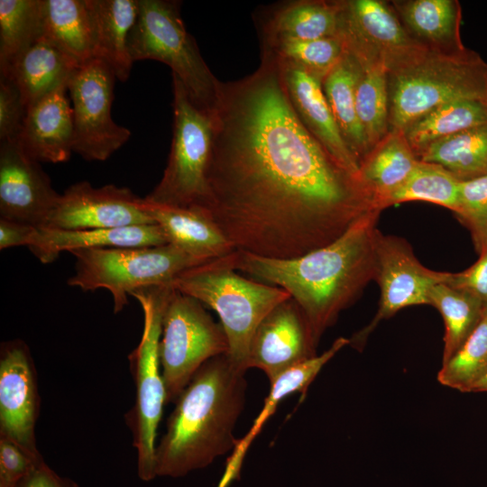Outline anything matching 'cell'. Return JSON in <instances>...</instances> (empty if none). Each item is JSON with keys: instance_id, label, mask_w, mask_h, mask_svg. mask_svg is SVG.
<instances>
[{"instance_id": "6da1fadb", "label": "cell", "mask_w": 487, "mask_h": 487, "mask_svg": "<svg viewBox=\"0 0 487 487\" xmlns=\"http://www.w3.org/2000/svg\"><path fill=\"white\" fill-rule=\"evenodd\" d=\"M211 117L207 197L197 208L235 250L297 258L380 210L304 126L271 52L251 75L219 83Z\"/></svg>"}, {"instance_id": "7a4b0ae2", "label": "cell", "mask_w": 487, "mask_h": 487, "mask_svg": "<svg viewBox=\"0 0 487 487\" xmlns=\"http://www.w3.org/2000/svg\"><path fill=\"white\" fill-rule=\"evenodd\" d=\"M381 212L364 214L331 244L297 258L271 259L235 250L234 268L285 289L303 311L317 345L340 312L374 279Z\"/></svg>"}, {"instance_id": "3957f363", "label": "cell", "mask_w": 487, "mask_h": 487, "mask_svg": "<svg viewBox=\"0 0 487 487\" xmlns=\"http://www.w3.org/2000/svg\"><path fill=\"white\" fill-rule=\"evenodd\" d=\"M226 354L205 363L175 401L155 449L157 476L182 477L233 451L246 381Z\"/></svg>"}, {"instance_id": "277c9868", "label": "cell", "mask_w": 487, "mask_h": 487, "mask_svg": "<svg viewBox=\"0 0 487 487\" xmlns=\"http://www.w3.org/2000/svg\"><path fill=\"white\" fill-rule=\"evenodd\" d=\"M234 252L183 271L171 287L216 312L228 341L226 356L245 372L255 328L273 308L291 297L280 287L240 275Z\"/></svg>"}, {"instance_id": "5b68a950", "label": "cell", "mask_w": 487, "mask_h": 487, "mask_svg": "<svg viewBox=\"0 0 487 487\" xmlns=\"http://www.w3.org/2000/svg\"><path fill=\"white\" fill-rule=\"evenodd\" d=\"M487 63L471 50H425L388 72L390 131L403 132L440 105L455 99L487 103Z\"/></svg>"}, {"instance_id": "8992f818", "label": "cell", "mask_w": 487, "mask_h": 487, "mask_svg": "<svg viewBox=\"0 0 487 487\" xmlns=\"http://www.w3.org/2000/svg\"><path fill=\"white\" fill-rule=\"evenodd\" d=\"M180 4L170 0H139L136 22L128 37L132 60L167 64L191 102L212 115L220 81L210 71L180 16Z\"/></svg>"}, {"instance_id": "52a82bcc", "label": "cell", "mask_w": 487, "mask_h": 487, "mask_svg": "<svg viewBox=\"0 0 487 487\" xmlns=\"http://www.w3.org/2000/svg\"><path fill=\"white\" fill-rule=\"evenodd\" d=\"M70 253L76 259L75 272L68 279V284L84 291L107 289L113 297L115 313L124 309L128 296L133 292L171 286L183 271L206 262L170 244L80 249Z\"/></svg>"}, {"instance_id": "ba28073f", "label": "cell", "mask_w": 487, "mask_h": 487, "mask_svg": "<svg viewBox=\"0 0 487 487\" xmlns=\"http://www.w3.org/2000/svg\"><path fill=\"white\" fill-rule=\"evenodd\" d=\"M170 290V286L151 287L131 295L142 304L144 325L141 341L129 355L135 398L133 408L125 415V421L137 451L138 476L144 482L157 477L155 442L166 404L159 345L163 309Z\"/></svg>"}, {"instance_id": "9c48e42d", "label": "cell", "mask_w": 487, "mask_h": 487, "mask_svg": "<svg viewBox=\"0 0 487 487\" xmlns=\"http://www.w3.org/2000/svg\"><path fill=\"white\" fill-rule=\"evenodd\" d=\"M227 352L228 341L221 324L214 321L201 302L171 287L159 345L166 404L175 403L205 363Z\"/></svg>"}, {"instance_id": "30bf717a", "label": "cell", "mask_w": 487, "mask_h": 487, "mask_svg": "<svg viewBox=\"0 0 487 487\" xmlns=\"http://www.w3.org/2000/svg\"><path fill=\"white\" fill-rule=\"evenodd\" d=\"M172 86L174 125L168 163L159 183L143 198L170 207H201L207 197L212 117L191 102L174 75Z\"/></svg>"}, {"instance_id": "8fae6325", "label": "cell", "mask_w": 487, "mask_h": 487, "mask_svg": "<svg viewBox=\"0 0 487 487\" xmlns=\"http://www.w3.org/2000/svg\"><path fill=\"white\" fill-rule=\"evenodd\" d=\"M115 75L102 60L80 65L68 83L74 120V148L87 161H103L119 150L131 132L112 118Z\"/></svg>"}, {"instance_id": "7c38bea8", "label": "cell", "mask_w": 487, "mask_h": 487, "mask_svg": "<svg viewBox=\"0 0 487 487\" xmlns=\"http://www.w3.org/2000/svg\"><path fill=\"white\" fill-rule=\"evenodd\" d=\"M450 274L426 268L416 258L406 240L384 235L378 230L373 280L378 282L381 290L379 308L370 324L349 339V345L360 350L383 319L409 306L430 305L432 289L446 282Z\"/></svg>"}, {"instance_id": "4fadbf2b", "label": "cell", "mask_w": 487, "mask_h": 487, "mask_svg": "<svg viewBox=\"0 0 487 487\" xmlns=\"http://www.w3.org/2000/svg\"><path fill=\"white\" fill-rule=\"evenodd\" d=\"M339 35L360 61L382 64L387 72L427 50L406 31L391 2L342 0Z\"/></svg>"}, {"instance_id": "5bb4252c", "label": "cell", "mask_w": 487, "mask_h": 487, "mask_svg": "<svg viewBox=\"0 0 487 487\" xmlns=\"http://www.w3.org/2000/svg\"><path fill=\"white\" fill-rule=\"evenodd\" d=\"M40 397L36 370L27 345L14 339L2 344L0 352V437L42 457L36 446L35 425Z\"/></svg>"}, {"instance_id": "9a60e30c", "label": "cell", "mask_w": 487, "mask_h": 487, "mask_svg": "<svg viewBox=\"0 0 487 487\" xmlns=\"http://www.w3.org/2000/svg\"><path fill=\"white\" fill-rule=\"evenodd\" d=\"M149 224L155 223L142 207V198L129 188L114 184L95 188L80 181L60 194L44 227L108 229Z\"/></svg>"}, {"instance_id": "2e32d148", "label": "cell", "mask_w": 487, "mask_h": 487, "mask_svg": "<svg viewBox=\"0 0 487 487\" xmlns=\"http://www.w3.org/2000/svg\"><path fill=\"white\" fill-rule=\"evenodd\" d=\"M306 317L289 298L273 308L252 336L247 367L258 368L270 383L286 371L317 355Z\"/></svg>"}, {"instance_id": "e0dca14e", "label": "cell", "mask_w": 487, "mask_h": 487, "mask_svg": "<svg viewBox=\"0 0 487 487\" xmlns=\"http://www.w3.org/2000/svg\"><path fill=\"white\" fill-rule=\"evenodd\" d=\"M60 197L17 141L0 142V218L44 227Z\"/></svg>"}, {"instance_id": "ac0fdd59", "label": "cell", "mask_w": 487, "mask_h": 487, "mask_svg": "<svg viewBox=\"0 0 487 487\" xmlns=\"http://www.w3.org/2000/svg\"><path fill=\"white\" fill-rule=\"evenodd\" d=\"M277 60L289 98L304 126L337 163L358 179L359 164L340 133L322 79L293 63Z\"/></svg>"}, {"instance_id": "d6986e66", "label": "cell", "mask_w": 487, "mask_h": 487, "mask_svg": "<svg viewBox=\"0 0 487 487\" xmlns=\"http://www.w3.org/2000/svg\"><path fill=\"white\" fill-rule=\"evenodd\" d=\"M67 93L68 85L62 86L26 109L16 141L28 156L40 163L64 162L73 152V111Z\"/></svg>"}, {"instance_id": "ffe728a7", "label": "cell", "mask_w": 487, "mask_h": 487, "mask_svg": "<svg viewBox=\"0 0 487 487\" xmlns=\"http://www.w3.org/2000/svg\"><path fill=\"white\" fill-rule=\"evenodd\" d=\"M157 224L117 228L62 230L38 228L28 246L43 263H51L63 252L114 247H148L167 244Z\"/></svg>"}, {"instance_id": "44dd1931", "label": "cell", "mask_w": 487, "mask_h": 487, "mask_svg": "<svg viewBox=\"0 0 487 487\" xmlns=\"http://www.w3.org/2000/svg\"><path fill=\"white\" fill-rule=\"evenodd\" d=\"M142 207L163 231L168 244L202 262L230 254L235 249L216 225L197 207H178L142 198Z\"/></svg>"}, {"instance_id": "7402d4cb", "label": "cell", "mask_w": 487, "mask_h": 487, "mask_svg": "<svg viewBox=\"0 0 487 487\" xmlns=\"http://www.w3.org/2000/svg\"><path fill=\"white\" fill-rule=\"evenodd\" d=\"M409 34L426 49L457 53L466 48L461 38L462 8L457 0L391 2Z\"/></svg>"}, {"instance_id": "603a6c76", "label": "cell", "mask_w": 487, "mask_h": 487, "mask_svg": "<svg viewBox=\"0 0 487 487\" xmlns=\"http://www.w3.org/2000/svg\"><path fill=\"white\" fill-rule=\"evenodd\" d=\"M350 344L345 337L337 338L323 354L316 355L297 364L280 375L271 383L270 392L264 406L253 423L247 434L238 439L231 455L228 457L225 472L217 487H229L231 482L240 478V472L249 446L260 433L263 424L272 415L279 403L287 396L299 392L305 395L308 386L317 377L324 365L330 361L344 346Z\"/></svg>"}, {"instance_id": "cb8c5ba5", "label": "cell", "mask_w": 487, "mask_h": 487, "mask_svg": "<svg viewBox=\"0 0 487 487\" xmlns=\"http://www.w3.org/2000/svg\"><path fill=\"white\" fill-rule=\"evenodd\" d=\"M79 66L69 56L41 38L0 76L14 81L27 109L39 99L68 85Z\"/></svg>"}, {"instance_id": "d4e9b609", "label": "cell", "mask_w": 487, "mask_h": 487, "mask_svg": "<svg viewBox=\"0 0 487 487\" xmlns=\"http://www.w3.org/2000/svg\"><path fill=\"white\" fill-rule=\"evenodd\" d=\"M342 0H299L274 10L262 25V41H311L339 35Z\"/></svg>"}, {"instance_id": "484cf974", "label": "cell", "mask_w": 487, "mask_h": 487, "mask_svg": "<svg viewBox=\"0 0 487 487\" xmlns=\"http://www.w3.org/2000/svg\"><path fill=\"white\" fill-rule=\"evenodd\" d=\"M95 29V58L105 61L115 78L126 81L133 61L128 37L139 12V0H89Z\"/></svg>"}, {"instance_id": "4316f807", "label": "cell", "mask_w": 487, "mask_h": 487, "mask_svg": "<svg viewBox=\"0 0 487 487\" xmlns=\"http://www.w3.org/2000/svg\"><path fill=\"white\" fill-rule=\"evenodd\" d=\"M42 35L79 65L95 58L89 0H41Z\"/></svg>"}, {"instance_id": "83f0119b", "label": "cell", "mask_w": 487, "mask_h": 487, "mask_svg": "<svg viewBox=\"0 0 487 487\" xmlns=\"http://www.w3.org/2000/svg\"><path fill=\"white\" fill-rule=\"evenodd\" d=\"M418 161L403 132L390 131L361 161L358 180L382 211L385 198L406 180Z\"/></svg>"}, {"instance_id": "f1b7e54d", "label": "cell", "mask_w": 487, "mask_h": 487, "mask_svg": "<svg viewBox=\"0 0 487 487\" xmlns=\"http://www.w3.org/2000/svg\"><path fill=\"white\" fill-rule=\"evenodd\" d=\"M361 71V63L345 48L341 60L322 80L340 133L359 165L370 151L356 111L355 90Z\"/></svg>"}, {"instance_id": "f546056e", "label": "cell", "mask_w": 487, "mask_h": 487, "mask_svg": "<svg viewBox=\"0 0 487 487\" xmlns=\"http://www.w3.org/2000/svg\"><path fill=\"white\" fill-rule=\"evenodd\" d=\"M487 124V103L455 99L440 105L410 125L403 133L418 159L431 143L466 129Z\"/></svg>"}, {"instance_id": "4dcf8cb0", "label": "cell", "mask_w": 487, "mask_h": 487, "mask_svg": "<svg viewBox=\"0 0 487 487\" xmlns=\"http://www.w3.org/2000/svg\"><path fill=\"white\" fill-rule=\"evenodd\" d=\"M418 161L437 164L460 181L487 176V124L431 143Z\"/></svg>"}, {"instance_id": "1f68e13d", "label": "cell", "mask_w": 487, "mask_h": 487, "mask_svg": "<svg viewBox=\"0 0 487 487\" xmlns=\"http://www.w3.org/2000/svg\"><path fill=\"white\" fill-rule=\"evenodd\" d=\"M429 300L430 306L439 311L444 320V364L474 330L487 307L470 293L453 288L446 282L432 289Z\"/></svg>"}, {"instance_id": "d6a6232c", "label": "cell", "mask_w": 487, "mask_h": 487, "mask_svg": "<svg viewBox=\"0 0 487 487\" xmlns=\"http://www.w3.org/2000/svg\"><path fill=\"white\" fill-rule=\"evenodd\" d=\"M41 35V0H0V73Z\"/></svg>"}, {"instance_id": "836d02e7", "label": "cell", "mask_w": 487, "mask_h": 487, "mask_svg": "<svg viewBox=\"0 0 487 487\" xmlns=\"http://www.w3.org/2000/svg\"><path fill=\"white\" fill-rule=\"evenodd\" d=\"M359 62L362 71L355 90L356 111L371 151L390 132L388 72L381 63Z\"/></svg>"}, {"instance_id": "e575fe53", "label": "cell", "mask_w": 487, "mask_h": 487, "mask_svg": "<svg viewBox=\"0 0 487 487\" xmlns=\"http://www.w3.org/2000/svg\"><path fill=\"white\" fill-rule=\"evenodd\" d=\"M461 181L443 167L418 161L406 180L382 203V209L408 201L434 203L455 212Z\"/></svg>"}, {"instance_id": "d590c367", "label": "cell", "mask_w": 487, "mask_h": 487, "mask_svg": "<svg viewBox=\"0 0 487 487\" xmlns=\"http://www.w3.org/2000/svg\"><path fill=\"white\" fill-rule=\"evenodd\" d=\"M487 373V308L474 330L437 373L440 384L471 392Z\"/></svg>"}, {"instance_id": "8d00e7d4", "label": "cell", "mask_w": 487, "mask_h": 487, "mask_svg": "<svg viewBox=\"0 0 487 487\" xmlns=\"http://www.w3.org/2000/svg\"><path fill=\"white\" fill-rule=\"evenodd\" d=\"M262 50L277 59L293 63L322 80L345 51L341 35L311 41H282L265 43Z\"/></svg>"}, {"instance_id": "74e56055", "label": "cell", "mask_w": 487, "mask_h": 487, "mask_svg": "<svg viewBox=\"0 0 487 487\" xmlns=\"http://www.w3.org/2000/svg\"><path fill=\"white\" fill-rule=\"evenodd\" d=\"M469 230L478 253L487 249V176L461 181L458 205L454 212Z\"/></svg>"}, {"instance_id": "f35d334b", "label": "cell", "mask_w": 487, "mask_h": 487, "mask_svg": "<svg viewBox=\"0 0 487 487\" xmlns=\"http://www.w3.org/2000/svg\"><path fill=\"white\" fill-rule=\"evenodd\" d=\"M25 115L18 87L9 78L0 76V142L17 140Z\"/></svg>"}, {"instance_id": "ab89813d", "label": "cell", "mask_w": 487, "mask_h": 487, "mask_svg": "<svg viewBox=\"0 0 487 487\" xmlns=\"http://www.w3.org/2000/svg\"><path fill=\"white\" fill-rule=\"evenodd\" d=\"M42 461V457H34L14 442L0 437V483L17 487L20 481Z\"/></svg>"}, {"instance_id": "60d3db41", "label": "cell", "mask_w": 487, "mask_h": 487, "mask_svg": "<svg viewBox=\"0 0 487 487\" xmlns=\"http://www.w3.org/2000/svg\"><path fill=\"white\" fill-rule=\"evenodd\" d=\"M479 254V259L468 269L451 272L446 283L470 293L487 307V249Z\"/></svg>"}, {"instance_id": "b9f144b4", "label": "cell", "mask_w": 487, "mask_h": 487, "mask_svg": "<svg viewBox=\"0 0 487 487\" xmlns=\"http://www.w3.org/2000/svg\"><path fill=\"white\" fill-rule=\"evenodd\" d=\"M17 487H79L70 478L59 475L44 461L36 465Z\"/></svg>"}, {"instance_id": "7bdbcfd3", "label": "cell", "mask_w": 487, "mask_h": 487, "mask_svg": "<svg viewBox=\"0 0 487 487\" xmlns=\"http://www.w3.org/2000/svg\"><path fill=\"white\" fill-rule=\"evenodd\" d=\"M37 229L31 225L0 218V249L28 247Z\"/></svg>"}, {"instance_id": "ee69618b", "label": "cell", "mask_w": 487, "mask_h": 487, "mask_svg": "<svg viewBox=\"0 0 487 487\" xmlns=\"http://www.w3.org/2000/svg\"><path fill=\"white\" fill-rule=\"evenodd\" d=\"M471 392H487V373L473 385Z\"/></svg>"}, {"instance_id": "f6af8a7d", "label": "cell", "mask_w": 487, "mask_h": 487, "mask_svg": "<svg viewBox=\"0 0 487 487\" xmlns=\"http://www.w3.org/2000/svg\"><path fill=\"white\" fill-rule=\"evenodd\" d=\"M0 487H9V486L0 483Z\"/></svg>"}, {"instance_id": "bcb514c9", "label": "cell", "mask_w": 487, "mask_h": 487, "mask_svg": "<svg viewBox=\"0 0 487 487\" xmlns=\"http://www.w3.org/2000/svg\"><path fill=\"white\" fill-rule=\"evenodd\" d=\"M486 94H487V74H486Z\"/></svg>"}]
</instances>
